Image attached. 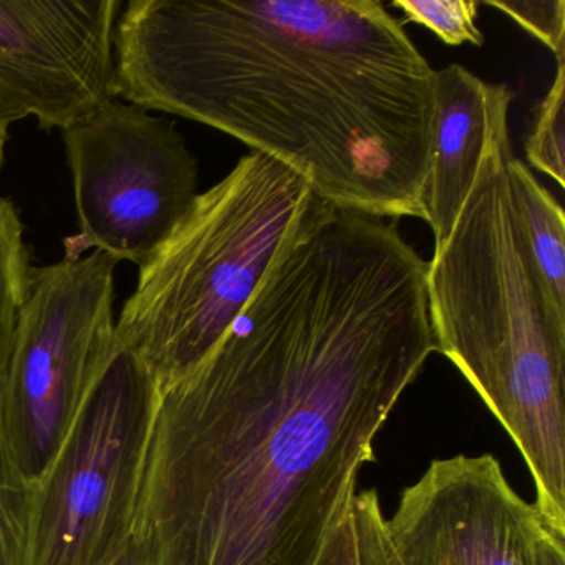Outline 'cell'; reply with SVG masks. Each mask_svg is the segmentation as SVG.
Masks as SVG:
<instances>
[{
  "instance_id": "obj_8",
  "label": "cell",
  "mask_w": 565,
  "mask_h": 565,
  "mask_svg": "<svg viewBox=\"0 0 565 565\" xmlns=\"http://www.w3.org/2000/svg\"><path fill=\"white\" fill-rule=\"evenodd\" d=\"M385 529L403 565H565L564 532L489 452L429 462Z\"/></svg>"
},
{
  "instance_id": "obj_9",
  "label": "cell",
  "mask_w": 565,
  "mask_h": 565,
  "mask_svg": "<svg viewBox=\"0 0 565 565\" xmlns=\"http://www.w3.org/2000/svg\"><path fill=\"white\" fill-rule=\"evenodd\" d=\"M118 0H0V118L82 124L117 97Z\"/></svg>"
},
{
  "instance_id": "obj_20",
  "label": "cell",
  "mask_w": 565,
  "mask_h": 565,
  "mask_svg": "<svg viewBox=\"0 0 565 565\" xmlns=\"http://www.w3.org/2000/svg\"><path fill=\"white\" fill-rule=\"evenodd\" d=\"M8 125L2 121L0 118V170H2V164H4V154H6V143H8Z\"/></svg>"
},
{
  "instance_id": "obj_7",
  "label": "cell",
  "mask_w": 565,
  "mask_h": 565,
  "mask_svg": "<svg viewBox=\"0 0 565 565\" xmlns=\"http://www.w3.org/2000/svg\"><path fill=\"white\" fill-rule=\"evenodd\" d=\"M81 234L65 253L94 247L147 266L198 198V161L171 121L114 98L64 131Z\"/></svg>"
},
{
  "instance_id": "obj_1",
  "label": "cell",
  "mask_w": 565,
  "mask_h": 565,
  "mask_svg": "<svg viewBox=\"0 0 565 565\" xmlns=\"http://www.w3.org/2000/svg\"><path fill=\"white\" fill-rule=\"evenodd\" d=\"M396 220L320 201L216 349L160 395L134 535L154 565H319L436 352Z\"/></svg>"
},
{
  "instance_id": "obj_3",
  "label": "cell",
  "mask_w": 565,
  "mask_h": 565,
  "mask_svg": "<svg viewBox=\"0 0 565 565\" xmlns=\"http://www.w3.org/2000/svg\"><path fill=\"white\" fill-rule=\"evenodd\" d=\"M509 108L428 263L436 350L455 363L527 462L535 505L565 534V316L529 256L509 186Z\"/></svg>"
},
{
  "instance_id": "obj_13",
  "label": "cell",
  "mask_w": 565,
  "mask_h": 565,
  "mask_svg": "<svg viewBox=\"0 0 565 565\" xmlns=\"http://www.w3.org/2000/svg\"><path fill=\"white\" fill-rule=\"evenodd\" d=\"M35 486L15 466L0 419V565H28Z\"/></svg>"
},
{
  "instance_id": "obj_11",
  "label": "cell",
  "mask_w": 565,
  "mask_h": 565,
  "mask_svg": "<svg viewBox=\"0 0 565 565\" xmlns=\"http://www.w3.org/2000/svg\"><path fill=\"white\" fill-rule=\"evenodd\" d=\"M509 186L529 256L552 306L565 316V217L561 204L524 161L511 154Z\"/></svg>"
},
{
  "instance_id": "obj_5",
  "label": "cell",
  "mask_w": 565,
  "mask_h": 565,
  "mask_svg": "<svg viewBox=\"0 0 565 565\" xmlns=\"http://www.w3.org/2000/svg\"><path fill=\"white\" fill-rule=\"evenodd\" d=\"M160 392L115 349L35 484L28 565H108L134 537Z\"/></svg>"
},
{
  "instance_id": "obj_12",
  "label": "cell",
  "mask_w": 565,
  "mask_h": 565,
  "mask_svg": "<svg viewBox=\"0 0 565 565\" xmlns=\"http://www.w3.org/2000/svg\"><path fill=\"white\" fill-rule=\"evenodd\" d=\"M31 259L21 214L11 200L0 196V382L11 356L32 269Z\"/></svg>"
},
{
  "instance_id": "obj_6",
  "label": "cell",
  "mask_w": 565,
  "mask_h": 565,
  "mask_svg": "<svg viewBox=\"0 0 565 565\" xmlns=\"http://www.w3.org/2000/svg\"><path fill=\"white\" fill-rule=\"evenodd\" d=\"M117 260L102 250L32 266L0 382V419L15 466L41 481L115 349Z\"/></svg>"
},
{
  "instance_id": "obj_2",
  "label": "cell",
  "mask_w": 565,
  "mask_h": 565,
  "mask_svg": "<svg viewBox=\"0 0 565 565\" xmlns=\"http://www.w3.org/2000/svg\"><path fill=\"white\" fill-rule=\"evenodd\" d=\"M117 97L274 158L317 198L425 217L435 68L376 0H131Z\"/></svg>"
},
{
  "instance_id": "obj_19",
  "label": "cell",
  "mask_w": 565,
  "mask_h": 565,
  "mask_svg": "<svg viewBox=\"0 0 565 565\" xmlns=\"http://www.w3.org/2000/svg\"><path fill=\"white\" fill-rule=\"evenodd\" d=\"M108 565H154L153 551L147 541L134 535L124 551Z\"/></svg>"
},
{
  "instance_id": "obj_16",
  "label": "cell",
  "mask_w": 565,
  "mask_h": 565,
  "mask_svg": "<svg viewBox=\"0 0 565 565\" xmlns=\"http://www.w3.org/2000/svg\"><path fill=\"white\" fill-rule=\"evenodd\" d=\"M385 518L375 489L356 492L353 499L359 565H403L385 529Z\"/></svg>"
},
{
  "instance_id": "obj_15",
  "label": "cell",
  "mask_w": 565,
  "mask_h": 565,
  "mask_svg": "<svg viewBox=\"0 0 565 565\" xmlns=\"http://www.w3.org/2000/svg\"><path fill=\"white\" fill-rule=\"evenodd\" d=\"M479 2L469 0H395L393 8L399 9L406 19L435 32L445 44H484L476 24Z\"/></svg>"
},
{
  "instance_id": "obj_14",
  "label": "cell",
  "mask_w": 565,
  "mask_h": 565,
  "mask_svg": "<svg viewBox=\"0 0 565 565\" xmlns=\"http://www.w3.org/2000/svg\"><path fill=\"white\" fill-rule=\"evenodd\" d=\"M565 58H558L552 87L535 110L525 141L529 163L565 186Z\"/></svg>"
},
{
  "instance_id": "obj_4",
  "label": "cell",
  "mask_w": 565,
  "mask_h": 565,
  "mask_svg": "<svg viewBox=\"0 0 565 565\" xmlns=\"http://www.w3.org/2000/svg\"><path fill=\"white\" fill-rule=\"evenodd\" d=\"M320 201L300 174L256 151L198 194L141 267L115 326V340L137 355L160 395L216 349Z\"/></svg>"
},
{
  "instance_id": "obj_18",
  "label": "cell",
  "mask_w": 565,
  "mask_h": 565,
  "mask_svg": "<svg viewBox=\"0 0 565 565\" xmlns=\"http://www.w3.org/2000/svg\"><path fill=\"white\" fill-rule=\"evenodd\" d=\"M319 565H359L355 524H353V502L349 511L333 529Z\"/></svg>"
},
{
  "instance_id": "obj_17",
  "label": "cell",
  "mask_w": 565,
  "mask_h": 565,
  "mask_svg": "<svg viewBox=\"0 0 565 565\" xmlns=\"http://www.w3.org/2000/svg\"><path fill=\"white\" fill-rule=\"evenodd\" d=\"M509 15L522 29L534 35L555 57L565 58L564 0H525V2H484Z\"/></svg>"
},
{
  "instance_id": "obj_10",
  "label": "cell",
  "mask_w": 565,
  "mask_h": 565,
  "mask_svg": "<svg viewBox=\"0 0 565 565\" xmlns=\"http://www.w3.org/2000/svg\"><path fill=\"white\" fill-rule=\"evenodd\" d=\"M505 85L486 84L462 65L435 71L431 157L425 186V217L435 249L448 241L471 191L495 118L511 107Z\"/></svg>"
}]
</instances>
